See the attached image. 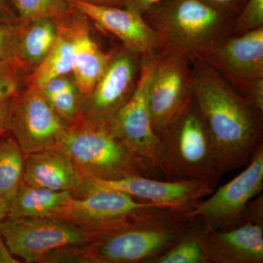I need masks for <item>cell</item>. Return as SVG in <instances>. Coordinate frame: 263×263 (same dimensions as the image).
I'll use <instances>...</instances> for the list:
<instances>
[{
	"instance_id": "cell-1",
	"label": "cell",
	"mask_w": 263,
	"mask_h": 263,
	"mask_svg": "<svg viewBox=\"0 0 263 263\" xmlns=\"http://www.w3.org/2000/svg\"><path fill=\"white\" fill-rule=\"evenodd\" d=\"M194 99L223 174L245 167L263 146L262 115L214 68L190 59Z\"/></svg>"
},
{
	"instance_id": "cell-2",
	"label": "cell",
	"mask_w": 263,
	"mask_h": 263,
	"mask_svg": "<svg viewBox=\"0 0 263 263\" xmlns=\"http://www.w3.org/2000/svg\"><path fill=\"white\" fill-rule=\"evenodd\" d=\"M197 223L186 213L152 208L84 246L85 263H149L193 231Z\"/></svg>"
},
{
	"instance_id": "cell-3",
	"label": "cell",
	"mask_w": 263,
	"mask_h": 263,
	"mask_svg": "<svg viewBox=\"0 0 263 263\" xmlns=\"http://www.w3.org/2000/svg\"><path fill=\"white\" fill-rule=\"evenodd\" d=\"M236 16L201 0H161L143 15L157 34L160 48L181 52L190 59L200 58L234 34Z\"/></svg>"
},
{
	"instance_id": "cell-4",
	"label": "cell",
	"mask_w": 263,
	"mask_h": 263,
	"mask_svg": "<svg viewBox=\"0 0 263 263\" xmlns=\"http://www.w3.org/2000/svg\"><path fill=\"white\" fill-rule=\"evenodd\" d=\"M58 148L70 157L83 177L116 180L160 174L131 152L106 121L79 115L69 124Z\"/></svg>"
},
{
	"instance_id": "cell-5",
	"label": "cell",
	"mask_w": 263,
	"mask_h": 263,
	"mask_svg": "<svg viewBox=\"0 0 263 263\" xmlns=\"http://www.w3.org/2000/svg\"><path fill=\"white\" fill-rule=\"evenodd\" d=\"M160 140L157 170L168 181H199L215 189L223 173L195 99Z\"/></svg>"
},
{
	"instance_id": "cell-6",
	"label": "cell",
	"mask_w": 263,
	"mask_h": 263,
	"mask_svg": "<svg viewBox=\"0 0 263 263\" xmlns=\"http://www.w3.org/2000/svg\"><path fill=\"white\" fill-rule=\"evenodd\" d=\"M0 233L10 253L27 263L43 262L53 252L89 245L100 235L53 217H7L0 222Z\"/></svg>"
},
{
	"instance_id": "cell-7",
	"label": "cell",
	"mask_w": 263,
	"mask_h": 263,
	"mask_svg": "<svg viewBox=\"0 0 263 263\" xmlns=\"http://www.w3.org/2000/svg\"><path fill=\"white\" fill-rule=\"evenodd\" d=\"M193 99L190 59L179 51L159 48L148 89V108L156 133L169 127Z\"/></svg>"
},
{
	"instance_id": "cell-8",
	"label": "cell",
	"mask_w": 263,
	"mask_h": 263,
	"mask_svg": "<svg viewBox=\"0 0 263 263\" xmlns=\"http://www.w3.org/2000/svg\"><path fill=\"white\" fill-rule=\"evenodd\" d=\"M68 125L37 88L25 87L12 99L8 129L25 155L58 148Z\"/></svg>"
},
{
	"instance_id": "cell-9",
	"label": "cell",
	"mask_w": 263,
	"mask_h": 263,
	"mask_svg": "<svg viewBox=\"0 0 263 263\" xmlns=\"http://www.w3.org/2000/svg\"><path fill=\"white\" fill-rule=\"evenodd\" d=\"M214 190L210 185L199 181H161L141 176L116 180L83 177L73 196L82 198L95 192H120L141 201L187 213L203 197L210 196Z\"/></svg>"
},
{
	"instance_id": "cell-10",
	"label": "cell",
	"mask_w": 263,
	"mask_h": 263,
	"mask_svg": "<svg viewBox=\"0 0 263 263\" xmlns=\"http://www.w3.org/2000/svg\"><path fill=\"white\" fill-rule=\"evenodd\" d=\"M247 166L238 176L213 192L207 200L199 202L186 215L199 219L212 230H226L243 224L247 204L262 194L263 146Z\"/></svg>"
},
{
	"instance_id": "cell-11",
	"label": "cell",
	"mask_w": 263,
	"mask_h": 263,
	"mask_svg": "<svg viewBox=\"0 0 263 263\" xmlns=\"http://www.w3.org/2000/svg\"><path fill=\"white\" fill-rule=\"evenodd\" d=\"M155 65V54L142 57L134 92L108 122L116 136L131 152L159 173L160 140L154 129L148 103V86Z\"/></svg>"
},
{
	"instance_id": "cell-12",
	"label": "cell",
	"mask_w": 263,
	"mask_h": 263,
	"mask_svg": "<svg viewBox=\"0 0 263 263\" xmlns=\"http://www.w3.org/2000/svg\"><path fill=\"white\" fill-rule=\"evenodd\" d=\"M153 207L164 208L120 192L99 191L82 198L70 197L51 217L101 235L129 224Z\"/></svg>"
},
{
	"instance_id": "cell-13",
	"label": "cell",
	"mask_w": 263,
	"mask_h": 263,
	"mask_svg": "<svg viewBox=\"0 0 263 263\" xmlns=\"http://www.w3.org/2000/svg\"><path fill=\"white\" fill-rule=\"evenodd\" d=\"M142 56L124 46L110 52L108 66L91 92L81 99L80 116L109 122L136 89Z\"/></svg>"
},
{
	"instance_id": "cell-14",
	"label": "cell",
	"mask_w": 263,
	"mask_h": 263,
	"mask_svg": "<svg viewBox=\"0 0 263 263\" xmlns=\"http://www.w3.org/2000/svg\"><path fill=\"white\" fill-rule=\"evenodd\" d=\"M198 59L212 66L243 96L263 79V27L230 34Z\"/></svg>"
},
{
	"instance_id": "cell-15",
	"label": "cell",
	"mask_w": 263,
	"mask_h": 263,
	"mask_svg": "<svg viewBox=\"0 0 263 263\" xmlns=\"http://www.w3.org/2000/svg\"><path fill=\"white\" fill-rule=\"evenodd\" d=\"M71 8L84 15L99 29L119 38L129 51L141 56H152L160 42L153 29L139 14L127 8L100 6L81 0H67Z\"/></svg>"
},
{
	"instance_id": "cell-16",
	"label": "cell",
	"mask_w": 263,
	"mask_h": 263,
	"mask_svg": "<svg viewBox=\"0 0 263 263\" xmlns=\"http://www.w3.org/2000/svg\"><path fill=\"white\" fill-rule=\"evenodd\" d=\"M198 238L207 263L263 262V224L215 230L200 221Z\"/></svg>"
},
{
	"instance_id": "cell-17",
	"label": "cell",
	"mask_w": 263,
	"mask_h": 263,
	"mask_svg": "<svg viewBox=\"0 0 263 263\" xmlns=\"http://www.w3.org/2000/svg\"><path fill=\"white\" fill-rule=\"evenodd\" d=\"M68 24L73 41L72 80L82 99L91 92L103 76L110 53H105L95 42L90 32L89 20L84 15L74 10Z\"/></svg>"
},
{
	"instance_id": "cell-18",
	"label": "cell",
	"mask_w": 263,
	"mask_h": 263,
	"mask_svg": "<svg viewBox=\"0 0 263 263\" xmlns=\"http://www.w3.org/2000/svg\"><path fill=\"white\" fill-rule=\"evenodd\" d=\"M83 176L70 157L57 148L25 155L24 182L57 192H74Z\"/></svg>"
},
{
	"instance_id": "cell-19",
	"label": "cell",
	"mask_w": 263,
	"mask_h": 263,
	"mask_svg": "<svg viewBox=\"0 0 263 263\" xmlns=\"http://www.w3.org/2000/svg\"><path fill=\"white\" fill-rule=\"evenodd\" d=\"M60 22L54 18H43L22 24L13 59L25 76L47 55L58 34Z\"/></svg>"
},
{
	"instance_id": "cell-20",
	"label": "cell",
	"mask_w": 263,
	"mask_h": 263,
	"mask_svg": "<svg viewBox=\"0 0 263 263\" xmlns=\"http://www.w3.org/2000/svg\"><path fill=\"white\" fill-rule=\"evenodd\" d=\"M70 18L60 22L58 34L47 55L32 72L24 78L25 87L41 89L51 79L68 76L72 72L74 48L68 24Z\"/></svg>"
},
{
	"instance_id": "cell-21",
	"label": "cell",
	"mask_w": 263,
	"mask_h": 263,
	"mask_svg": "<svg viewBox=\"0 0 263 263\" xmlns=\"http://www.w3.org/2000/svg\"><path fill=\"white\" fill-rule=\"evenodd\" d=\"M71 192H57L24 182L10 205L8 218L51 217L70 197Z\"/></svg>"
},
{
	"instance_id": "cell-22",
	"label": "cell",
	"mask_w": 263,
	"mask_h": 263,
	"mask_svg": "<svg viewBox=\"0 0 263 263\" xmlns=\"http://www.w3.org/2000/svg\"><path fill=\"white\" fill-rule=\"evenodd\" d=\"M25 155L13 138L0 143V197L11 203L24 181Z\"/></svg>"
},
{
	"instance_id": "cell-23",
	"label": "cell",
	"mask_w": 263,
	"mask_h": 263,
	"mask_svg": "<svg viewBox=\"0 0 263 263\" xmlns=\"http://www.w3.org/2000/svg\"><path fill=\"white\" fill-rule=\"evenodd\" d=\"M22 23L43 18L67 20L73 14L67 0H10Z\"/></svg>"
},
{
	"instance_id": "cell-24",
	"label": "cell",
	"mask_w": 263,
	"mask_h": 263,
	"mask_svg": "<svg viewBox=\"0 0 263 263\" xmlns=\"http://www.w3.org/2000/svg\"><path fill=\"white\" fill-rule=\"evenodd\" d=\"M197 220L198 223L193 231L149 263H207L199 240L200 221Z\"/></svg>"
},
{
	"instance_id": "cell-25",
	"label": "cell",
	"mask_w": 263,
	"mask_h": 263,
	"mask_svg": "<svg viewBox=\"0 0 263 263\" xmlns=\"http://www.w3.org/2000/svg\"><path fill=\"white\" fill-rule=\"evenodd\" d=\"M24 78L25 74L13 58L0 60V104L22 91Z\"/></svg>"
},
{
	"instance_id": "cell-26",
	"label": "cell",
	"mask_w": 263,
	"mask_h": 263,
	"mask_svg": "<svg viewBox=\"0 0 263 263\" xmlns=\"http://www.w3.org/2000/svg\"><path fill=\"white\" fill-rule=\"evenodd\" d=\"M46 99L57 113L68 124L80 115L81 96L75 84L65 91Z\"/></svg>"
},
{
	"instance_id": "cell-27",
	"label": "cell",
	"mask_w": 263,
	"mask_h": 263,
	"mask_svg": "<svg viewBox=\"0 0 263 263\" xmlns=\"http://www.w3.org/2000/svg\"><path fill=\"white\" fill-rule=\"evenodd\" d=\"M263 27V0H247L237 15L235 34H241Z\"/></svg>"
},
{
	"instance_id": "cell-28",
	"label": "cell",
	"mask_w": 263,
	"mask_h": 263,
	"mask_svg": "<svg viewBox=\"0 0 263 263\" xmlns=\"http://www.w3.org/2000/svg\"><path fill=\"white\" fill-rule=\"evenodd\" d=\"M22 24H0V60L14 57Z\"/></svg>"
},
{
	"instance_id": "cell-29",
	"label": "cell",
	"mask_w": 263,
	"mask_h": 263,
	"mask_svg": "<svg viewBox=\"0 0 263 263\" xmlns=\"http://www.w3.org/2000/svg\"><path fill=\"white\" fill-rule=\"evenodd\" d=\"M243 224L246 223H255L263 224V197L252 199L245 208L243 214Z\"/></svg>"
},
{
	"instance_id": "cell-30",
	"label": "cell",
	"mask_w": 263,
	"mask_h": 263,
	"mask_svg": "<svg viewBox=\"0 0 263 263\" xmlns=\"http://www.w3.org/2000/svg\"><path fill=\"white\" fill-rule=\"evenodd\" d=\"M243 97L257 111L263 115V79L254 83Z\"/></svg>"
},
{
	"instance_id": "cell-31",
	"label": "cell",
	"mask_w": 263,
	"mask_h": 263,
	"mask_svg": "<svg viewBox=\"0 0 263 263\" xmlns=\"http://www.w3.org/2000/svg\"><path fill=\"white\" fill-rule=\"evenodd\" d=\"M216 9L238 15L247 0H201Z\"/></svg>"
},
{
	"instance_id": "cell-32",
	"label": "cell",
	"mask_w": 263,
	"mask_h": 263,
	"mask_svg": "<svg viewBox=\"0 0 263 263\" xmlns=\"http://www.w3.org/2000/svg\"><path fill=\"white\" fill-rule=\"evenodd\" d=\"M22 23L15 13L10 0H0V24Z\"/></svg>"
},
{
	"instance_id": "cell-33",
	"label": "cell",
	"mask_w": 263,
	"mask_h": 263,
	"mask_svg": "<svg viewBox=\"0 0 263 263\" xmlns=\"http://www.w3.org/2000/svg\"><path fill=\"white\" fill-rule=\"evenodd\" d=\"M161 0H123V7L143 15L156 3Z\"/></svg>"
},
{
	"instance_id": "cell-34",
	"label": "cell",
	"mask_w": 263,
	"mask_h": 263,
	"mask_svg": "<svg viewBox=\"0 0 263 263\" xmlns=\"http://www.w3.org/2000/svg\"><path fill=\"white\" fill-rule=\"evenodd\" d=\"M12 99L0 104V139L6 132L9 131L8 125H9L10 110Z\"/></svg>"
},
{
	"instance_id": "cell-35",
	"label": "cell",
	"mask_w": 263,
	"mask_h": 263,
	"mask_svg": "<svg viewBox=\"0 0 263 263\" xmlns=\"http://www.w3.org/2000/svg\"><path fill=\"white\" fill-rule=\"evenodd\" d=\"M10 253L0 233V263H18Z\"/></svg>"
},
{
	"instance_id": "cell-36",
	"label": "cell",
	"mask_w": 263,
	"mask_h": 263,
	"mask_svg": "<svg viewBox=\"0 0 263 263\" xmlns=\"http://www.w3.org/2000/svg\"><path fill=\"white\" fill-rule=\"evenodd\" d=\"M81 1L89 4L100 5V6L118 7V8L123 7V0H81Z\"/></svg>"
},
{
	"instance_id": "cell-37",
	"label": "cell",
	"mask_w": 263,
	"mask_h": 263,
	"mask_svg": "<svg viewBox=\"0 0 263 263\" xmlns=\"http://www.w3.org/2000/svg\"><path fill=\"white\" fill-rule=\"evenodd\" d=\"M9 209V203H8L4 199L0 197V222L8 217Z\"/></svg>"
}]
</instances>
